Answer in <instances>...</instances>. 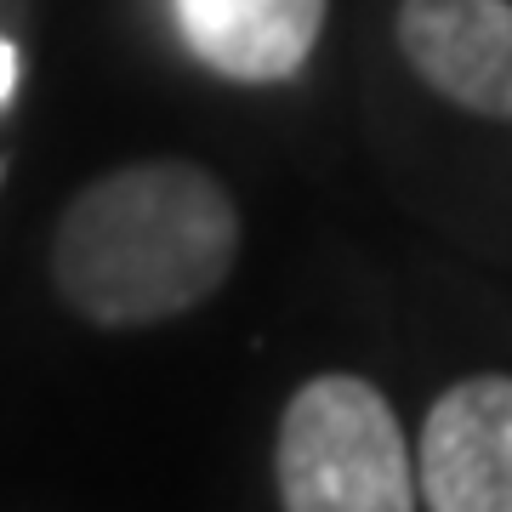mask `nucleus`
Masks as SVG:
<instances>
[{
    "label": "nucleus",
    "instance_id": "obj_1",
    "mask_svg": "<svg viewBox=\"0 0 512 512\" xmlns=\"http://www.w3.org/2000/svg\"><path fill=\"white\" fill-rule=\"evenodd\" d=\"M239 256V211L194 160H137L80 188L57 222L52 279L86 325L143 330L200 308Z\"/></svg>",
    "mask_w": 512,
    "mask_h": 512
},
{
    "label": "nucleus",
    "instance_id": "obj_2",
    "mask_svg": "<svg viewBox=\"0 0 512 512\" xmlns=\"http://www.w3.org/2000/svg\"><path fill=\"white\" fill-rule=\"evenodd\" d=\"M274 484L291 512H410L421 495L399 416L365 376L296 387L279 416Z\"/></svg>",
    "mask_w": 512,
    "mask_h": 512
},
{
    "label": "nucleus",
    "instance_id": "obj_3",
    "mask_svg": "<svg viewBox=\"0 0 512 512\" xmlns=\"http://www.w3.org/2000/svg\"><path fill=\"white\" fill-rule=\"evenodd\" d=\"M416 484L433 512H512V376H467L433 399Z\"/></svg>",
    "mask_w": 512,
    "mask_h": 512
},
{
    "label": "nucleus",
    "instance_id": "obj_4",
    "mask_svg": "<svg viewBox=\"0 0 512 512\" xmlns=\"http://www.w3.org/2000/svg\"><path fill=\"white\" fill-rule=\"evenodd\" d=\"M399 52L456 109L512 120V0H399Z\"/></svg>",
    "mask_w": 512,
    "mask_h": 512
},
{
    "label": "nucleus",
    "instance_id": "obj_5",
    "mask_svg": "<svg viewBox=\"0 0 512 512\" xmlns=\"http://www.w3.org/2000/svg\"><path fill=\"white\" fill-rule=\"evenodd\" d=\"M330 0H177L188 52L239 86L291 80L319 46Z\"/></svg>",
    "mask_w": 512,
    "mask_h": 512
},
{
    "label": "nucleus",
    "instance_id": "obj_6",
    "mask_svg": "<svg viewBox=\"0 0 512 512\" xmlns=\"http://www.w3.org/2000/svg\"><path fill=\"white\" fill-rule=\"evenodd\" d=\"M12 92H18V52L0 40V109L12 103Z\"/></svg>",
    "mask_w": 512,
    "mask_h": 512
}]
</instances>
